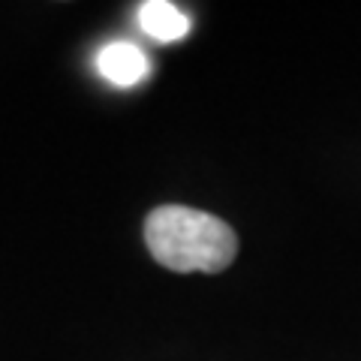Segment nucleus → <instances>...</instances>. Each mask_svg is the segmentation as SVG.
<instances>
[{
    "label": "nucleus",
    "instance_id": "2",
    "mask_svg": "<svg viewBox=\"0 0 361 361\" xmlns=\"http://www.w3.org/2000/svg\"><path fill=\"white\" fill-rule=\"evenodd\" d=\"M97 70L106 82L118 85V87H133L148 75V58L135 42H109L99 49L97 54Z\"/></svg>",
    "mask_w": 361,
    "mask_h": 361
},
{
    "label": "nucleus",
    "instance_id": "1",
    "mask_svg": "<svg viewBox=\"0 0 361 361\" xmlns=\"http://www.w3.org/2000/svg\"><path fill=\"white\" fill-rule=\"evenodd\" d=\"M145 241L157 262L180 274H220L238 256V238L229 223L187 205L151 211L145 220Z\"/></svg>",
    "mask_w": 361,
    "mask_h": 361
},
{
    "label": "nucleus",
    "instance_id": "3",
    "mask_svg": "<svg viewBox=\"0 0 361 361\" xmlns=\"http://www.w3.org/2000/svg\"><path fill=\"white\" fill-rule=\"evenodd\" d=\"M139 25L154 39L175 42V39H184L190 33V16L180 13V9L175 4H169V0H148V4L139 6Z\"/></svg>",
    "mask_w": 361,
    "mask_h": 361
}]
</instances>
